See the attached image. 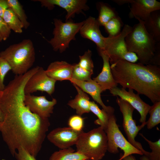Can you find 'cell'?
Masks as SVG:
<instances>
[{
  "label": "cell",
  "mask_w": 160,
  "mask_h": 160,
  "mask_svg": "<svg viewBox=\"0 0 160 160\" xmlns=\"http://www.w3.org/2000/svg\"><path fill=\"white\" fill-rule=\"evenodd\" d=\"M132 27L127 24L124 25L120 33L114 37L104 38V50L109 57L111 64L120 60L135 63L138 60L136 54L129 52L125 42V38L132 30Z\"/></svg>",
  "instance_id": "6"
},
{
  "label": "cell",
  "mask_w": 160,
  "mask_h": 160,
  "mask_svg": "<svg viewBox=\"0 0 160 160\" xmlns=\"http://www.w3.org/2000/svg\"><path fill=\"white\" fill-rule=\"evenodd\" d=\"M147 31L157 42H160V10L152 12L144 21Z\"/></svg>",
  "instance_id": "21"
},
{
  "label": "cell",
  "mask_w": 160,
  "mask_h": 160,
  "mask_svg": "<svg viewBox=\"0 0 160 160\" xmlns=\"http://www.w3.org/2000/svg\"><path fill=\"white\" fill-rule=\"evenodd\" d=\"M24 103L32 113L45 118H48L53 113L54 106L57 100L53 98L51 101L47 100L45 96L25 95Z\"/></svg>",
  "instance_id": "14"
},
{
  "label": "cell",
  "mask_w": 160,
  "mask_h": 160,
  "mask_svg": "<svg viewBox=\"0 0 160 160\" xmlns=\"http://www.w3.org/2000/svg\"><path fill=\"white\" fill-rule=\"evenodd\" d=\"M139 134L148 143L152 150L151 152H149L147 157L151 160H160V139L153 142L147 139L142 133Z\"/></svg>",
  "instance_id": "30"
},
{
  "label": "cell",
  "mask_w": 160,
  "mask_h": 160,
  "mask_svg": "<svg viewBox=\"0 0 160 160\" xmlns=\"http://www.w3.org/2000/svg\"><path fill=\"white\" fill-rule=\"evenodd\" d=\"M73 65L71 78L82 81H87L91 79L93 71H89L80 67L78 64Z\"/></svg>",
  "instance_id": "29"
},
{
  "label": "cell",
  "mask_w": 160,
  "mask_h": 160,
  "mask_svg": "<svg viewBox=\"0 0 160 160\" xmlns=\"http://www.w3.org/2000/svg\"><path fill=\"white\" fill-rule=\"evenodd\" d=\"M122 160H137L132 155H129L127 157L124 158Z\"/></svg>",
  "instance_id": "37"
},
{
  "label": "cell",
  "mask_w": 160,
  "mask_h": 160,
  "mask_svg": "<svg viewBox=\"0 0 160 160\" xmlns=\"http://www.w3.org/2000/svg\"><path fill=\"white\" fill-rule=\"evenodd\" d=\"M49 160H89L81 153L75 151L72 148L60 149L54 152L49 157Z\"/></svg>",
  "instance_id": "22"
},
{
  "label": "cell",
  "mask_w": 160,
  "mask_h": 160,
  "mask_svg": "<svg viewBox=\"0 0 160 160\" xmlns=\"http://www.w3.org/2000/svg\"><path fill=\"white\" fill-rule=\"evenodd\" d=\"M26 82L11 81L0 91V108L3 116L0 132L13 156L23 148L36 157L50 125L48 118L32 113L24 103Z\"/></svg>",
  "instance_id": "1"
},
{
  "label": "cell",
  "mask_w": 160,
  "mask_h": 160,
  "mask_svg": "<svg viewBox=\"0 0 160 160\" xmlns=\"http://www.w3.org/2000/svg\"><path fill=\"white\" fill-rule=\"evenodd\" d=\"M54 22L53 36L48 42L54 51L62 53L68 47L71 41L76 39L75 36L84 21L74 23L70 20L63 22L60 19L55 18Z\"/></svg>",
  "instance_id": "8"
},
{
  "label": "cell",
  "mask_w": 160,
  "mask_h": 160,
  "mask_svg": "<svg viewBox=\"0 0 160 160\" xmlns=\"http://www.w3.org/2000/svg\"><path fill=\"white\" fill-rule=\"evenodd\" d=\"M116 101L122 114L123 127L127 140L134 147L140 150L143 155L147 156L148 152L144 150L141 144L135 140L138 132L146 125V123L137 126L133 118L134 108L127 102L117 96Z\"/></svg>",
  "instance_id": "9"
},
{
  "label": "cell",
  "mask_w": 160,
  "mask_h": 160,
  "mask_svg": "<svg viewBox=\"0 0 160 160\" xmlns=\"http://www.w3.org/2000/svg\"><path fill=\"white\" fill-rule=\"evenodd\" d=\"M98 50L103 60V67L101 73L93 80L99 85L103 92L117 87L118 84L113 77L108 55L103 51Z\"/></svg>",
  "instance_id": "18"
},
{
  "label": "cell",
  "mask_w": 160,
  "mask_h": 160,
  "mask_svg": "<svg viewBox=\"0 0 160 160\" xmlns=\"http://www.w3.org/2000/svg\"><path fill=\"white\" fill-rule=\"evenodd\" d=\"M89 109L90 112L93 113L98 118V119L94 121L95 123L99 125L105 130L107 127L109 116L111 114H109L103 109H100L93 101L89 102Z\"/></svg>",
  "instance_id": "25"
},
{
  "label": "cell",
  "mask_w": 160,
  "mask_h": 160,
  "mask_svg": "<svg viewBox=\"0 0 160 160\" xmlns=\"http://www.w3.org/2000/svg\"><path fill=\"white\" fill-rule=\"evenodd\" d=\"M0 57L8 62L16 75L23 74L30 70L35 61L33 43L30 39H25L11 45L0 52Z\"/></svg>",
  "instance_id": "4"
},
{
  "label": "cell",
  "mask_w": 160,
  "mask_h": 160,
  "mask_svg": "<svg viewBox=\"0 0 160 160\" xmlns=\"http://www.w3.org/2000/svg\"><path fill=\"white\" fill-rule=\"evenodd\" d=\"M140 160H151L146 156L143 155L142 156L140 157Z\"/></svg>",
  "instance_id": "38"
},
{
  "label": "cell",
  "mask_w": 160,
  "mask_h": 160,
  "mask_svg": "<svg viewBox=\"0 0 160 160\" xmlns=\"http://www.w3.org/2000/svg\"><path fill=\"white\" fill-rule=\"evenodd\" d=\"M148 113L150 116L146 121V125L148 129H151L160 123V101L153 103Z\"/></svg>",
  "instance_id": "28"
},
{
  "label": "cell",
  "mask_w": 160,
  "mask_h": 160,
  "mask_svg": "<svg viewBox=\"0 0 160 160\" xmlns=\"http://www.w3.org/2000/svg\"><path fill=\"white\" fill-rule=\"evenodd\" d=\"M129 4L131 5L129 17L143 21L152 12L160 10V2L156 0H129Z\"/></svg>",
  "instance_id": "15"
},
{
  "label": "cell",
  "mask_w": 160,
  "mask_h": 160,
  "mask_svg": "<svg viewBox=\"0 0 160 160\" xmlns=\"http://www.w3.org/2000/svg\"><path fill=\"white\" fill-rule=\"evenodd\" d=\"M92 51L88 49L83 55L79 56V61L78 63L81 68L86 70L93 71L94 65L91 58Z\"/></svg>",
  "instance_id": "31"
},
{
  "label": "cell",
  "mask_w": 160,
  "mask_h": 160,
  "mask_svg": "<svg viewBox=\"0 0 160 160\" xmlns=\"http://www.w3.org/2000/svg\"><path fill=\"white\" fill-rule=\"evenodd\" d=\"M77 91L75 98L69 101L68 105L75 109L77 115L81 116L83 114L89 113L90 99L88 95L78 87L73 84Z\"/></svg>",
  "instance_id": "20"
},
{
  "label": "cell",
  "mask_w": 160,
  "mask_h": 160,
  "mask_svg": "<svg viewBox=\"0 0 160 160\" xmlns=\"http://www.w3.org/2000/svg\"><path fill=\"white\" fill-rule=\"evenodd\" d=\"M131 31L125 38L129 52L135 53L140 63L145 65H160V42L157 43L147 31L144 22L137 19Z\"/></svg>",
  "instance_id": "3"
},
{
  "label": "cell",
  "mask_w": 160,
  "mask_h": 160,
  "mask_svg": "<svg viewBox=\"0 0 160 160\" xmlns=\"http://www.w3.org/2000/svg\"><path fill=\"white\" fill-rule=\"evenodd\" d=\"M10 70H11V68L8 62L4 59L0 57V91L2 90L5 87L4 78Z\"/></svg>",
  "instance_id": "33"
},
{
  "label": "cell",
  "mask_w": 160,
  "mask_h": 160,
  "mask_svg": "<svg viewBox=\"0 0 160 160\" xmlns=\"http://www.w3.org/2000/svg\"><path fill=\"white\" fill-rule=\"evenodd\" d=\"M3 119V116L0 108V122L2 121Z\"/></svg>",
  "instance_id": "39"
},
{
  "label": "cell",
  "mask_w": 160,
  "mask_h": 160,
  "mask_svg": "<svg viewBox=\"0 0 160 160\" xmlns=\"http://www.w3.org/2000/svg\"><path fill=\"white\" fill-rule=\"evenodd\" d=\"M113 77L122 88L135 90L153 104L160 101V68L120 60L111 64Z\"/></svg>",
  "instance_id": "2"
},
{
  "label": "cell",
  "mask_w": 160,
  "mask_h": 160,
  "mask_svg": "<svg viewBox=\"0 0 160 160\" xmlns=\"http://www.w3.org/2000/svg\"><path fill=\"white\" fill-rule=\"evenodd\" d=\"M69 127L77 131H83L84 125V118L78 115H73L68 120Z\"/></svg>",
  "instance_id": "32"
},
{
  "label": "cell",
  "mask_w": 160,
  "mask_h": 160,
  "mask_svg": "<svg viewBox=\"0 0 160 160\" xmlns=\"http://www.w3.org/2000/svg\"><path fill=\"white\" fill-rule=\"evenodd\" d=\"M124 23L121 17L118 15L110 20L103 26L109 37H114L119 34Z\"/></svg>",
  "instance_id": "27"
},
{
  "label": "cell",
  "mask_w": 160,
  "mask_h": 160,
  "mask_svg": "<svg viewBox=\"0 0 160 160\" xmlns=\"http://www.w3.org/2000/svg\"><path fill=\"white\" fill-rule=\"evenodd\" d=\"M73 65L65 61H55L51 63L46 72L50 78L57 81L70 79L72 77Z\"/></svg>",
  "instance_id": "19"
},
{
  "label": "cell",
  "mask_w": 160,
  "mask_h": 160,
  "mask_svg": "<svg viewBox=\"0 0 160 160\" xmlns=\"http://www.w3.org/2000/svg\"><path fill=\"white\" fill-rule=\"evenodd\" d=\"M9 8L7 0H0V16L3 17L5 11Z\"/></svg>",
  "instance_id": "36"
},
{
  "label": "cell",
  "mask_w": 160,
  "mask_h": 160,
  "mask_svg": "<svg viewBox=\"0 0 160 160\" xmlns=\"http://www.w3.org/2000/svg\"><path fill=\"white\" fill-rule=\"evenodd\" d=\"M99 14L97 20L100 25L104 26L110 20L118 15L115 9L109 5L99 3Z\"/></svg>",
  "instance_id": "23"
},
{
  "label": "cell",
  "mask_w": 160,
  "mask_h": 160,
  "mask_svg": "<svg viewBox=\"0 0 160 160\" xmlns=\"http://www.w3.org/2000/svg\"><path fill=\"white\" fill-rule=\"evenodd\" d=\"M2 18L11 30L17 33L23 32V24L11 9L5 11Z\"/></svg>",
  "instance_id": "24"
},
{
  "label": "cell",
  "mask_w": 160,
  "mask_h": 160,
  "mask_svg": "<svg viewBox=\"0 0 160 160\" xmlns=\"http://www.w3.org/2000/svg\"><path fill=\"white\" fill-rule=\"evenodd\" d=\"M9 8L11 9L23 25L24 28L26 29L30 26L27 17L22 6L17 0H7Z\"/></svg>",
  "instance_id": "26"
},
{
  "label": "cell",
  "mask_w": 160,
  "mask_h": 160,
  "mask_svg": "<svg viewBox=\"0 0 160 160\" xmlns=\"http://www.w3.org/2000/svg\"><path fill=\"white\" fill-rule=\"evenodd\" d=\"M76 151L89 160H101L108 150V139L106 133L101 127L90 131L83 132L76 144Z\"/></svg>",
  "instance_id": "5"
},
{
  "label": "cell",
  "mask_w": 160,
  "mask_h": 160,
  "mask_svg": "<svg viewBox=\"0 0 160 160\" xmlns=\"http://www.w3.org/2000/svg\"><path fill=\"white\" fill-rule=\"evenodd\" d=\"M2 40V38L0 34V42H1Z\"/></svg>",
  "instance_id": "40"
},
{
  "label": "cell",
  "mask_w": 160,
  "mask_h": 160,
  "mask_svg": "<svg viewBox=\"0 0 160 160\" xmlns=\"http://www.w3.org/2000/svg\"><path fill=\"white\" fill-rule=\"evenodd\" d=\"M34 1L39 2L42 7H44L49 10L52 9L55 6L64 9L67 12L65 21L74 18L76 14L82 13L83 11H86L89 9L86 4L87 1L86 0H37Z\"/></svg>",
  "instance_id": "12"
},
{
  "label": "cell",
  "mask_w": 160,
  "mask_h": 160,
  "mask_svg": "<svg viewBox=\"0 0 160 160\" xmlns=\"http://www.w3.org/2000/svg\"><path fill=\"white\" fill-rule=\"evenodd\" d=\"M100 26L95 18L89 16L84 21L79 32L82 37L94 42L98 50L104 51V37L101 33Z\"/></svg>",
  "instance_id": "16"
},
{
  "label": "cell",
  "mask_w": 160,
  "mask_h": 160,
  "mask_svg": "<svg viewBox=\"0 0 160 160\" xmlns=\"http://www.w3.org/2000/svg\"><path fill=\"white\" fill-rule=\"evenodd\" d=\"M104 130L108 139L107 151L116 154L119 152L118 148H119L123 151V154L121 155L118 160H122L124 158L132 154L143 155L140 150L133 146L123 135L116 123L114 114L110 115L108 125Z\"/></svg>",
  "instance_id": "7"
},
{
  "label": "cell",
  "mask_w": 160,
  "mask_h": 160,
  "mask_svg": "<svg viewBox=\"0 0 160 160\" xmlns=\"http://www.w3.org/2000/svg\"><path fill=\"white\" fill-rule=\"evenodd\" d=\"M83 131H77L69 127H58L47 135L48 140L60 149L71 147L76 145Z\"/></svg>",
  "instance_id": "11"
},
{
  "label": "cell",
  "mask_w": 160,
  "mask_h": 160,
  "mask_svg": "<svg viewBox=\"0 0 160 160\" xmlns=\"http://www.w3.org/2000/svg\"><path fill=\"white\" fill-rule=\"evenodd\" d=\"M69 80L85 92L89 94L109 114L114 113V108L111 106H106L103 102L101 97V93L103 91L100 86L96 82L92 79L87 81H79L73 78Z\"/></svg>",
  "instance_id": "17"
},
{
  "label": "cell",
  "mask_w": 160,
  "mask_h": 160,
  "mask_svg": "<svg viewBox=\"0 0 160 160\" xmlns=\"http://www.w3.org/2000/svg\"><path fill=\"white\" fill-rule=\"evenodd\" d=\"M14 156L17 160H36V158L23 148L18 149Z\"/></svg>",
  "instance_id": "34"
},
{
  "label": "cell",
  "mask_w": 160,
  "mask_h": 160,
  "mask_svg": "<svg viewBox=\"0 0 160 160\" xmlns=\"http://www.w3.org/2000/svg\"><path fill=\"white\" fill-rule=\"evenodd\" d=\"M113 96H119L121 99L128 103L139 113L140 117L139 121L142 124L146 123V116L151 106L143 101L138 94H135L133 90L119 88L117 87L110 90Z\"/></svg>",
  "instance_id": "13"
},
{
  "label": "cell",
  "mask_w": 160,
  "mask_h": 160,
  "mask_svg": "<svg viewBox=\"0 0 160 160\" xmlns=\"http://www.w3.org/2000/svg\"><path fill=\"white\" fill-rule=\"evenodd\" d=\"M11 30L2 17L0 16V34L3 40H6L9 36Z\"/></svg>",
  "instance_id": "35"
},
{
  "label": "cell",
  "mask_w": 160,
  "mask_h": 160,
  "mask_svg": "<svg viewBox=\"0 0 160 160\" xmlns=\"http://www.w3.org/2000/svg\"><path fill=\"white\" fill-rule=\"evenodd\" d=\"M56 82L47 75L42 67H39L26 82L24 89L25 94H31L39 91L51 95L54 92Z\"/></svg>",
  "instance_id": "10"
}]
</instances>
